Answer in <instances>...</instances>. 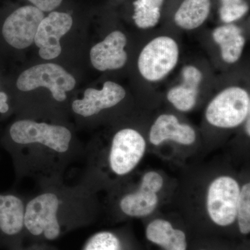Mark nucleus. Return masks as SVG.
<instances>
[{"mask_svg":"<svg viewBox=\"0 0 250 250\" xmlns=\"http://www.w3.org/2000/svg\"><path fill=\"white\" fill-rule=\"evenodd\" d=\"M250 95L240 87H230L220 92L206 110V118L213 126L233 128L250 116Z\"/></svg>","mask_w":250,"mask_h":250,"instance_id":"1","label":"nucleus"},{"mask_svg":"<svg viewBox=\"0 0 250 250\" xmlns=\"http://www.w3.org/2000/svg\"><path fill=\"white\" fill-rule=\"evenodd\" d=\"M179 56L178 45L172 38H156L145 46L140 54V73L149 82L162 80L175 67Z\"/></svg>","mask_w":250,"mask_h":250,"instance_id":"2","label":"nucleus"},{"mask_svg":"<svg viewBox=\"0 0 250 250\" xmlns=\"http://www.w3.org/2000/svg\"><path fill=\"white\" fill-rule=\"evenodd\" d=\"M76 81L60 65L54 63L41 64L25 70L17 81L18 89L30 91L39 87L50 90L57 101L66 99V92L75 88Z\"/></svg>","mask_w":250,"mask_h":250,"instance_id":"3","label":"nucleus"},{"mask_svg":"<svg viewBox=\"0 0 250 250\" xmlns=\"http://www.w3.org/2000/svg\"><path fill=\"white\" fill-rule=\"evenodd\" d=\"M240 192L238 182L228 176L218 177L210 184L207 194V210L215 225L228 228L236 221Z\"/></svg>","mask_w":250,"mask_h":250,"instance_id":"4","label":"nucleus"},{"mask_svg":"<svg viewBox=\"0 0 250 250\" xmlns=\"http://www.w3.org/2000/svg\"><path fill=\"white\" fill-rule=\"evenodd\" d=\"M10 136L18 144L39 143L60 153L68 149L72 138L70 131L64 126L28 120L15 123L10 129Z\"/></svg>","mask_w":250,"mask_h":250,"instance_id":"5","label":"nucleus"},{"mask_svg":"<svg viewBox=\"0 0 250 250\" xmlns=\"http://www.w3.org/2000/svg\"><path fill=\"white\" fill-rule=\"evenodd\" d=\"M59 200L53 193H45L27 204L24 214V225L34 235L43 234L48 240L58 238L61 232L57 220Z\"/></svg>","mask_w":250,"mask_h":250,"instance_id":"6","label":"nucleus"},{"mask_svg":"<svg viewBox=\"0 0 250 250\" xmlns=\"http://www.w3.org/2000/svg\"><path fill=\"white\" fill-rule=\"evenodd\" d=\"M146 148L144 138L136 130L118 131L113 137L110 152L112 170L118 175L129 173L142 159Z\"/></svg>","mask_w":250,"mask_h":250,"instance_id":"7","label":"nucleus"},{"mask_svg":"<svg viewBox=\"0 0 250 250\" xmlns=\"http://www.w3.org/2000/svg\"><path fill=\"white\" fill-rule=\"evenodd\" d=\"M44 18L42 11L34 6L19 8L6 18L2 27L5 41L16 49H24L34 42L39 24Z\"/></svg>","mask_w":250,"mask_h":250,"instance_id":"8","label":"nucleus"},{"mask_svg":"<svg viewBox=\"0 0 250 250\" xmlns=\"http://www.w3.org/2000/svg\"><path fill=\"white\" fill-rule=\"evenodd\" d=\"M72 22L70 15L56 11L42 19L34 39L41 58L50 60L60 55V39L71 29Z\"/></svg>","mask_w":250,"mask_h":250,"instance_id":"9","label":"nucleus"},{"mask_svg":"<svg viewBox=\"0 0 250 250\" xmlns=\"http://www.w3.org/2000/svg\"><path fill=\"white\" fill-rule=\"evenodd\" d=\"M126 38L123 32L115 31L90 49L92 65L100 71L118 70L124 67L127 61L125 47Z\"/></svg>","mask_w":250,"mask_h":250,"instance_id":"10","label":"nucleus"},{"mask_svg":"<svg viewBox=\"0 0 250 250\" xmlns=\"http://www.w3.org/2000/svg\"><path fill=\"white\" fill-rule=\"evenodd\" d=\"M125 95L126 92L121 85L106 82L102 90H85L83 98L72 103V110L80 116H92L102 110L116 106L125 98Z\"/></svg>","mask_w":250,"mask_h":250,"instance_id":"11","label":"nucleus"},{"mask_svg":"<svg viewBox=\"0 0 250 250\" xmlns=\"http://www.w3.org/2000/svg\"><path fill=\"white\" fill-rule=\"evenodd\" d=\"M146 238L157 250H188L186 231L164 219H155L148 224Z\"/></svg>","mask_w":250,"mask_h":250,"instance_id":"12","label":"nucleus"},{"mask_svg":"<svg viewBox=\"0 0 250 250\" xmlns=\"http://www.w3.org/2000/svg\"><path fill=\"white\" fill-rule=\"evenodd\" d=\"M168 140L188 146L195 142L196 134L191 126L179 123L174 115H161L151 128L149 141L154 146H159Z\"/></svg>","mask_w":250,"mask_h":250,"instance_id":"13","label":"nucleus"},{"mask_svg":"<svg viewBox=\"0 0 250 250\" xmlns=\"http://www.w3.org/2000/svg\"><path fill=\"white\" fill-rule=\"evenodd\" d=\"M182 74V84L169 90L167 98L177 109L186 112L191 110L196 104L199 85L203 75L200 70L192 65L184 67Z\"/></svg>","mask_w":250,"mask_h":250,"instance_id":"14","label":"nucleus"},{"mask_svg":"<svg viewBox=\"0 0 250 250\" xmlns=\"http://www.w3.org/2000/svg\"><path fill=\"white\" fill-rule=\"evenodd\" d=\"M157 192L159 190L142 179L137 192L129 194L122 199L120 205L121 210L125 214L131 217L147 216L157 207L159 202Z\"/></svg>","mask_w":250,"mask_h":250,"instance_id":"15","label":"nucleus"},{"mask_svg":"<svg viewBox=\"0 0 250 250\" xmlns=\"http://www.w3.org/2000/svg\"><path fill=\"white\" fill-rule=\"evenodd\" d=\"M213 38L220 46L224 62L233 63L241 58L246 44L241 28L231 24L221 26L213 31Z\"/></svg>","mask_w":250,"mask_h":250,"instance_id":"16","label":"nucleus"},{"mask_svg":"<svg viewBox=\"0 0 250 250\" xmlns=\"http://www.w3.org/2000/svg\"><path fill=\"white\" fill-rule=\"evenodd\" d=\"M24 206L13 195L0 194V231L8 236L21 232L24 225Z\"/></svg>","mask_w":250,"mask_h":250,"instance_id":"17","label":"nucleus"},{"mask_svg":"<svg viewBox=\"0 0 250 250\" xmlns=\"http://www.w3.org/2000/svg\"><path fill=\"white\" fill-rule=\"evenodd\" d=\"M210 6V0H184L174 15V22L187 30L196 29L208 18Z\"/></svg>","mask_w":250,"mask_h":250,"instance_id":"18","label":"nucleus"},{"mask_svg":"<svg viewBox=\"0 0 250 250\" xmlns=\"http://www.w3.org/2000/svg\"><path fill=\"white\" fill-rule=\"evenodd\" d=\"M164 0H136L134 2L135 24L141 29L155 27L161 17Z\"/></svg>","mask_w":250,"mask_h":250,"instance_id":"19","label":"nucleus"},{"mask_svg":"<svg viewBox=\"0 0 250 250\" xmlns=\"http://www.w3.org/2000/svg\"><path fill=\"white\" fill-rule=\"evenodd\" d=\"M237 222L238 231L242 236H248L250 232V184H245L241 189L238 207Z\"/></svg>","mask_w":250,"mask_h":250,"instance_id":"20","label":"nucleus"},{"mask_svg":"<svg viewBox=\"0 0 250 250\" xmlns=\"http://www.w3.org/2000/svg\"><path fill=\"white\" fill-rule=\"evenodd\" d=\"M84 250H125V248L116 234L109 231H103L91 237Z\"/></svg>","mask_w":250,"mask_h":250,"instance_id":"21","label":"nucleus"},{"mask_svg":"<svg viewBox=\"0 0 250 250\" xmlns=\"http://www.w3.org/2000/svg\"><path fill=\"white\" fill-rule=\"evenodd\" d=\"M221 4L220 18L228 24L241 19L249 10L245 0H221Z\"/></svg>","mask_w":250,"mask_h":250,"instance_id":"22","label":"nucleus"},{"mask_svg":"<svg viewBox=\"0 0 250 250\" xmlns=\"http://www.w3.org/2000/svg\"><path fill=\"white\" fill-rule=\"evenodd\" d=\"M35 7L42 11H53L58 7L62 0H29Z\"/></svg>","mask_w":250,"mask_h":250,"instance_id":"23","label":"nucleus"},{"mask_svg":"<svg viewBox=\"0 0 250 250\" xmlns=\"http://www.w3.org/2000/svg\"><path fill=\"white\" fill-rule=\"evenodd\" d=\"M8 97L6 93L0 92V113H5L9 111V104H7Z\"/></svg>","mask_w":250,"mask_h":250,"instance_id":"24","label":"nucleus"},{"mask_svg":"<svg viewBox=\"0 0 250 250\" xmlns=\"http://www.w3.org/2000/svg\"><path fill=\"white\" fill-rule=\"evenodd\" d=\"M250 116L248 117V121H247L246 123V132L247 134L248 135V136H250Z\"/></svg>","mask_w":250,"mask_h":250,"instance_id":"25","label":"nucleus"},{"mask_svg":"<svg viewBox=\"0 0 250 250\" xmlns=\"http://www.w3.org/2000/svg\"><path fill=\"white\" fill-rule=\"evenodd\" d=\"M195 250H217L213 249V248H208V247H199V248H195Z\"/></svg>","mask_w":250,"mask_h":250,"instance_id":"26","label":"nucleus"}]
</instances>
